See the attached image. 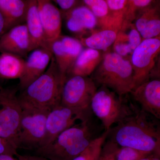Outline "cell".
Here are the masks:
<instances>
[{"mask_svg": "<svg viewBox=\"0 0 160 160\" xmlns=\"http://www.w3.org/2000/svg\"><path fill=\"white\" fill-rule=\"evenodd\" d=\"M0 87H1V86H0Z\"/></svg>", "mask_w": 160, "mask_h": 160, "instance_id": "obj_37", "label": "cell"}, {"mask_svg": "<svg viewBox=\"0 0 160 160\" xmlns=\"http://www.w3.org/2000/svg\"><path fill=\"white\" fill-rule=\"evenodd\" d=\"M133 23L143 40L160 37V18L158 6L153 5L140 12Z\"/></svg>", "mask_w": 160, "mask_h": 160, "instance_id": "obj_19", "label": "cell"}, {"mask_svg": "<svg viewBox=\"0 0 160 160\" xmlns=\"http://www.w3.org/2000/svg\"><path fill=\"white\" fill-rule=\"evenodd\" d=\"M109 129L108 136L122 147L160 154L159 119L135 107L131 113Z\"/></svg>", "mask_w": 160, "mask_h": 160, "instance_id": "obj_1", "label": "cell"}, {"mask_svg": "<svg viewBox=\"0 0 160 160\" xmlns=\"http://www.w3.org/2000/svg\"><path fill=\"white\" fill-rule=\"evenodd\" d=\"M142 40L133 22L123 23L118 30L112 46L113 52L129 59L134 49Z\"/></svg>", "mask_w": 160, "mask_h": 160, "instance_id": "obj_17", "label": "cell"}, {"mask_svg": "<svg viewBox=\"0 0 160 160\" xmlns=\"http://www.w3.org/2000/svg\"><path fill=\"white\" fill-rule=\"evenodd\" d=\"M90 112L59 104L49 110L46 125V136L42 147L48 145L66 129L89 119ZM41 147V148H42Z\"/></svg>", "mask_w": 160, "mask_h": 160, "instance_id": "obj_9", "label": "cell"}, {"mask_svg": "<svg viewBox=\"0 0 160 160\" xmlns=\"http://www.w3.org/2000/svg\"><path fill=\"white\" fill-rule=\"evenodd\" d=\"M113 27L118 30L124 20L128 0H106Z\"/></svg>", "mask_w": 160, "mask_h": 160, "instance_id": "obj_27", "label": "cell"}, {"mask_svg": "<svg viewBox=\"0 0 160 160\" xmlns=\"http://www.w3.org/2000/svg\"><path fill=\"white\" fill-rule=\"evenodd\" d=\"M26 0H0V11L6 20L8 30L25 23Z\"/></svg>", "mask_w": 160, "mask_h": 160, "instance_id": "obj_21", "label": "cell"}, {"mask_svg": "<svg viewBox=\"0 0 160 160\" xmlns=\"http://www.w3.org/2000/svg\"><path fill=\"white\" fill-rule=\"evenodd\" d=\"M60 7L61 12H65L72 8L77 2V0H50Z\"/></svg>", "mask_w": 160, "mask_h": 160, "instance_id": "obj_31", "label": "cell"}, {"mask_svg": "<svg viewBox=\"0 0 160 160\" xmlns=\"http://www.w3.org/2000/svg\"><path fill=\"white\" fill-rule=\"evenodd\" d=\"M17 148L8 140L0 136V154H7L16 156Z\"/></svg>", "mask_w": 160, "mask_h": 160, "instance_id": "obj_30", "label": "cell"}, {"mask_svg": "<svg viewBox=\"0 0 160 160\" xmlns=\"http://www.w3.org/2000/svg\"><path fill=\"white\" fill-rule=\"evenodd\" d=\"M97 89L96 84L89 77H67L62 88L61 104L90 112V103Z\"/></svg>", "mask_w": 160, "mask_h": 160, "instance_id": "obj_8", "label": "cell"}, {"mask_svg": "<svg viewBox=\"0 0 160 160\" xmlns=\"http://www.w3.org/2000/svg\"><path fill=\"white\" fill-rule=\"evenodd\" d=\"M89 119L81 122L60 133L47 146L36 150L37 155L49 160H72L93 139Z\"/></svg>", "mask_w": 160, "mask_h": 160, "instance_id": "obj_4", "label": "cell"}, {"mask_svg": "<svg viewBox=\"0 0 160 160\" xmlns=\"http://www.w3.org/2000/svg\"><path fill=\"white\" fill-rule=\"evenodd\" d=\"M151 154V153L138 151L128 147H119L117 155V160H140Z\"/></svg>", "mask_w": 160, "mask_h": 160, "instance_id": "obj_28", "label": "cell"}, {"mask_svg": "<svg viewBox=\"0 0 160 160\" xmlns=\"http://www.w3.org/2000/svg\"><path fill=\"white\" fill-rule=\"evenodd\" d=\"M24 58L8 52L0 53V78L19 79L25 66Z\"/></svg>", "mask_w": 160, "mask_h": 160, "instance_id": "obj_23", "label": "cell"}, {"mask_svg": "<svg viewBox=\"0 0 160 160\" xmlns=\"http://www.w3.org/2000/svg\"><path fill=\"white\" fill-rule=\"evenodd\" d=\"M52 56L50 50L46 48H38L29 52L25 60L24 71L19 79L21 91L45 72Z\"/></svg>", "mask_w": 160, "mask_h": 160, "instance_id": "obj_14", "label": "cell"}, {"mask_svg": "<svg viewBox=\"0 0 160 160\" xmlns=\"http://www.w3.org/2000/svg\"><path fill=\"white\" fill-rule=\"evenodd\" d=\"M118 31L109 29H100L78 39L84 47L106 52L113 46Z\"/></svg>", "mask_w": 160, "mask_h": 160, "instance_id": "obj_22", "label": "cell"}, {"mask_svg": "<svg viewBox=\"0 0 160 160\" xmlns=\"http://www.w3.org/2000/svg\"><path fill=\"white\" fill-rule=\"evenodd\" d=\"M119 147L111 140L106 141L98 160H117V155Z\"/></svg>", "mask_w": 160, "mask_h": 160, "instance_id": "obj_29", "label": "cell"}, {"mask_svg": "<svg viewBox=\"0 0 160 160\" xmlns=\"http://www.w3.org/2000/svg\"><path fill=\"white\" fill-rule=\"evenodd\" d=\"M91 75L97 86H105L121 96L129 94L134 88V72L130 60L113 52L104 53Z\"/></svg>", "mask_w": 160, "mask_h": 160, "instance_id": "obj_3", "label": "cell"}, {"mask_svg": "<svg viewBox=\"0 0 160 160\" xmlns=\"http://www.w3.org/2000/svg\"><path fill=\"white\" fill-rule=\"evenodd\" d=\"M37 2L46 42L49 47V44L61 35L62 12L50 0H37Z\"/></svg>", "mask_w": 160, "mask_h": 160, "instance_id": "obj_16", "label": "cell"}, {"mask_svg": "<svg viewBox=\"0 0 160 160\" xmlns=\"http://www.w3.org/2000/svg\"><path fill=\"white\" fill-rule=\"evenodd\" d=\"M22 115L18 148L36 150L42 146L46 136V125L49 109L22 106Z\"/></svg>", "mask_w": 160, "mask_h": 160, "instance_id": "obj_6", "label": "cell"}, {"mask_svg": "<svg viewBox=\"0 0 160 160\" xmlns=\"http://www.w3.org/2000/svg\"><path fill=\"white\" fill-rule=\"evenodd\" d=\"M66 78L60 72L52 56L45 72L18 95L20 104L50 110L61 104V92Z\"/></svg>", "mask_w": 160, "mask_h": 160, "instance_id": "obj_2", "label": "cell"}, {"mask_svg": "<svg viewBox=\"0 0 160 160\" xmlns=\"http://www.w3.org/2000/svg\"><path fill=\"white\" fill-rule=\"evenodd\" d=\"M62 12L65 18L67 29L77 36V38L88 35V33L97 30L99 26L97 18L84 4H78L68 11Z\"/></svg>", "mask_w": 160, "mask_h": 160, "instance_id": "obj_12", "label": "cell"}, {"mask_svg": "<svg viewBox=\"0 0 160 160\" xmlns=\"http://www.w3.org/2000/svg\"><path fill=\"white\" fill-rule=\"evenodd\" d=\"M104 53L103 52L89 48L83 49L75 61L67 77H89L99 65Z\"/></svg>", "mask_w": 160, "mask_h": 160, "instance_id": "obj_20", "label": "cell"}, {"mask_svg": "<svg viewBox=\"0 0 160 160\" xmlns=\"http://www.w3.org/2000/svg\"><path fill=\"white\" fill-rule=\"evenodd\" d=\"M0 160H18L14 156L7 154H0Z\"/></svg>", "mask_w": 160, "mask_h": 160, "instance_id": "obj_34", "label": "cell"}, {"mask_svg": "<svg viewBox=\"0 0 160 160\" xmlns=\"http://www.w3.org/2000/svg\"><path fill=\"white\" fill-rule=\"evenodd\" d=\"M26 24L31 41L32 51L39 48L49 49L40 18L37 0H26Z\"/></svg>", "mask_w": 160, "mask_h": 160, "instance_id": "obj_18", "label": "cell"}, {"mask_svg": "<svg viewBox=\"0 0 160 160\" xmlns=\"http://www.w3.org/2000/svg\"><path fill=\"white\" fill-rule=\"evenodd\" d=\"M82 1L83 4L91 10L97 18L98 26L101 29L116 30L112 22L106 0H82Z\"/></svg>", "mask_w": 160, "mask_h": 160, "instance_id": "obj_24", "label": "cell"}, {"mask_svg": "<svg viewBox=\"0 0 160 160\" xmlns=\"http://www.w3.org/2000/svg\"><path fill=\"white\" fill-rule=\"evenodd\" d=\"M31 51V41L25 23L12 27L0 38V53L8 52L24 58Z\"/></svg>", "mask_w": 160, "mask_h": 160, "instance_id": "obj_15", "label": "cell"}, {"mask_svg": "<svg viewBox=\"0 0 160 160\" xmlns=\"http://www.w3.org/2000/svg\"><path fill=\"white\" fill-rule=\"evenodd\" d=\"M160 51V37L143 39L134 49L129 58L134 72V88L149 79Z\"/></svg>", "mask_w": 160, "mask_h": 160, "instance_id": "obj_10", "label": "cell"}, {"mask_svg": "<svg viewBox=\"0 0 160 160\" xmlns=\"http://www.w3.org/2000/svg\"><path fill=\"white\" fill-rule=\"evenodd\" d=\"M2 87H0V93H1V90H2Z\"/></svg>", "mask_w": 160, "mask_h": 160, "instance_id": "obj_36", "label": "cell"}, {"mask_svg": "<svg viewBox=\"0 0 160 160\" xmlns=\"http://www.w3.org/2000/svg\"><path fill=\"white\" fill-rule=\"evenodd\" d=\"M18 160H49L38 155H20L18 154L16 156Z\"/></svg>", "mask_w": 160, "mask_h": 160, "instance_id": "obj_32", "label": "cell"}, {"mask_svg": "<svg viewBox=\"0 0 160 160\" xmlns=\"http://www.w3.org/2000/svg\"><path fill=\"white\" fill-rule=\"evenodd\" d=\"M155 1V0H128L122 23L133 22L138 14L154 5Z\"/></svg>", "mask_w": 160, "mask_h": 160, "instance_id": "obj_26", "label": "cell"}, {"mask_svg": "<svg viewBox=\"0 0 160 160\" xmlns=\"http://www.w3.org/2000/svg\"><path fill=\"white\" fill-rule=\"evenodd\" d=\"M125 96H121L105 86L97 89L92 99L90 110L102 122L105 131L130 114L134 109Z\"/></svg>", "mask_w": 160, "mask_h": 160, "instance_id": "obj_5", "label": "cell"}, {"mask_svg": "<svg viewBox=\"0 0 160 160\" xmlns=\"http://www.w3.org/2000/svg\"><path fill=\"white\" fill-rule=\"evenodd\" d=\"M133 99L143 111L160 119V80L149 79L136 86L131 92Z\"/></svg>", "mask_w": 160, "mask_h": 160, "instance_id": "obj_13", "label": "cell"}, {"mask_svg": "<svg viewBox=\"0 0 160 160\" xmlns=\"http://www.w3.org/2000/svg\"><path fill=\"white\" fill-rule=\"evenodd\" d=\"M155 154H156V153H152V154L149 155L141 159L140 160H160L159 158H158L155 157L152 158Z\"/></svg>", "mask_w": 160, "mask_h": 160, "instance_id": "obj_35", "label": "cell"}, {"mask_svg": "<svg viewBox=\"0 0 160 160\" xmlns=\"http://www.w3.org/2000/svg\"><path fill=\"white\" fill-rule=\"evenodd\" d=\"M49 47L60 72L66 78L77 58L84 49L78 39L62 35L52 41Z\"/></svg>", "mask_w": 160, "mask_h": 160, "instance_id": "obj_11", "label": "cell"}, {"mask_svg": "<svg viewBox=\"0 0 160 160\" xmlns=\"http://www.w3.org/2000/svg\"><path fill=\"white\" fill-rule=\"evenodd\" d=\"M8 31L6 20L2 12L0 11V38L6 31Z\"/></svg>", "mask_w": 160, "mask_h": 160, "instance_id": "obj_33", "label": "cell"}, {"mask_svg": "<svg viewBox=\"0 0 160 160\" xmlns=\"http://www.w3.org/2000/svg\"><path fill=\"white\" fill-rule=\"evenodd\" d=\"M109 130L104 131L99 136L93 139L89 146L72 160H98L103 145L108 138Z\"/></svg>", "mask_w": 160, "mask_h": 160, "instance_id": "obj_25", "label": "cell"}, {"mask_svg": "<svg viewBox=\"0 0 160 160\" xmlns=\"http://www.w3.org/2000/svg\"><path fill=\"white\" fill-rule=\"evenodd\" d=\"M22 106L15 89L2 88L0 93V136L18 149Z\"/></svg>", "mask_w": 160, "mask_h": 160, "instance_id": "obj_7", "label": "cell"}]
</instances>
